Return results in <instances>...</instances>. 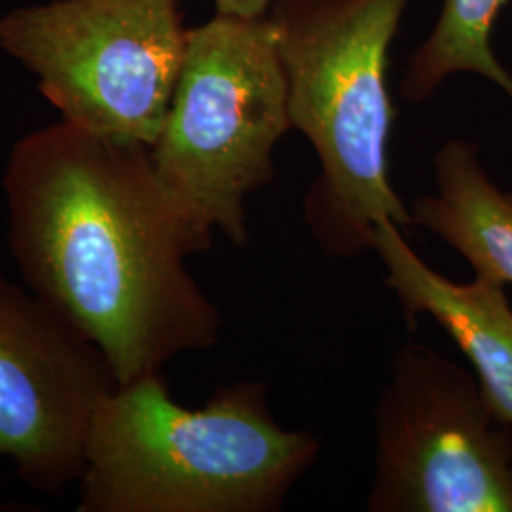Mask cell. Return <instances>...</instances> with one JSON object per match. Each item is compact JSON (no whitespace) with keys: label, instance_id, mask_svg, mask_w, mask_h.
I'll list each match as a JSON object with an SVG mask.
<instances>
[{"label":"cell","instance_id":"obj_11","mask_svg":"<svg viewBox=\"0 0 512 512\" xmlns=\"http://www.w3.org/2000/svg\"><path fill=\"white\" fill-rule=\"evenodd\" d=\"M213 2L219 16L260 19L266 18V12L274 0H213Z\"/></svg>","mask_w":512,"mask_h":512},{"label":"cell","instance_id":"obj_6","mask_svg":"<svg viewBox=\"0 0 512 512\" xmlns=\"http://www.w3.org/2000/svg\"><path fill=\"white\" fill-rule=\"evenodd\" d=\"M370 512H512V425L437 349L393 355L376 404Z\"/></svg>","mask_w":512,"mask_h":512},{"label":"cell","instance_id":"obj_4","mask_svg":"<svg viewBox=\"0 0 512 512\" xmlns=\"http://www.w3.org/2000/svg\"><path fill=\"white\" fill-rule=\"evenodd\" d=\"M289 129L287 78L268 16L217 14L188 29L181 76L150 154L190 219L247 245L245 200L272 183V154Z\"/></svg>","mask_w":512,"mask_h":512},{"label":"cell","instance_id":"obj_5","mask_svg":"<svg viewBox=\"0 0 512 512\" xmlns=\"http://www.w3.org/2000/svg\"><path fill=\"white\" fill-rule=\"evenodd\" d=\"M181 0H55L0 18V48L37 76L61 118L152 147L177 88Z\"/></svg>","mask_w":512,"mask_h":512},{"label":"cell","instance_id":"obj_9","mask_svg":"<svg viewBox=\"0 0 512 512\" xmlns=\"http://www.w3.org/2000/svg\"><path fill=\"white\" fill-rule=\"evenodd\" d=\"M435 181V194L412 203V224L458 251L476 275L512 285V192L490 179L478 147L465 139L435 154Z\"/></svg>","mask_w":512,"mask_h":512},{"label":"cell","instance_id":"obj_8","mask_svg":"<svg viewBox=\"0 0 512 512\" xmlns=\"http://www.w3.org/2000/svg\"><path fill=\"white\" fill-rule=\"evenodd\" d=\"M372 249L387 268L391 289L410 327L429 315L471 361L497 416L512 425V306L505 285L486 275L454 283L429 268L406 243L401 228L382 220Z\"/></svg>","mask_w":512,"mask_h":512},{"label":"cell","instance_id":"obj_1","mask_svg":"<svg viewBox=\"0 0 512 512\" xmlns=\"http://www.w3.org/2000/svg\"><path fill=\"white\" fill-rule=\"evenodd\" d=\"M8 241L25 285L105 353L120 384L219 340L188 256L213 232L167 192L150 147L67 120L12 148Z\"/></svg>","mask_w":512,"mask_h":512},{"label":"cell","instance_id":"obj_10","mask_svg":"<svg viewBox=\"0 0 512 512\" xmlns=\"http://www.w3.org/2000/svg\"><path fill=\"white\" fill-rule=\"evenodd\" d=\"M507 0H444L439 21L410 57L403 95L410 103L429 99L454 73H476L497 84L512 99V76L492 52L495 18Z\"/></svg>","mask_w":512,"mask_h":512},{"label":"cell","instance_id":"obj_2","mask_svg":"<svg viewBox=\"0 0 512 512\" xmlns=\"http://www.w3.org/2000/svg\"><path fill=\"white\" fill-rule=\"evenodd\" d=\"M319 454L274 420L264 385L177 403L160 372L118 385L86 444L78 512H274Z\"/></svg>","mask_w":512,"mask_h":512},{"label":"cell","instance_id":"obj_3","mask_svg":"<svg viewBox=\"0 0 512 512\" xmlns=\"http://www.w3.org/2000/svg\"><path fill=\"white\" fill-rule=\"evenodd\" d=\"M408 0H274L277 50L293 129L311 141L321 173L304 215L323 251L372 249L374 228L414 226L389 181L395 109L387 54Z\"/></svg>","mask_w":512,"mask_h":512},{"label":"cell","instance_id":"obj_7","mask_svg":"<svg viewBox=\"0 0 512 512\" xmlns=\"http://www.w3.org/2000/svg\"><path fill=\"white\" fill-rule=\"evenodd\" d=\"M105 353L0 274V458L42 494H61L86 467L99 408L118 389Z\"/></svg>","mask_w":512,"mask_h":512}]
</instances>
